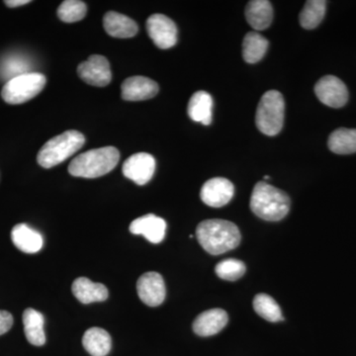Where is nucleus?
Wrapping results in <instances>:
<instances>
[{
	"instance_id": "obj_4",
	"label": "nucleus",
	"mask_w": 356,
	"mask_h": 356,
	"mask_svg": "<svg viewBox=\"0 0 356 356\" xmlns=\"http://www.w3.org/2000/svg\"><path fill=\"white\" fill-rule=\"evenodd\" d=\"M84 144L86 137L83 134L76 130L65 131L57 137L51 138L42 147L37 161L42 168H54L79 152Z\"/></svg>"
},
{
	"instance_id": "obj_23",
	"label": "nucleus",
	"mask_w": 356,
	"mask_h": 356,
	"mask_svg": "<svg viewBox=\"0 0 356 356\" xmlns=\"http://www.w3.org/2000/svg\"><path fill=\"white\" fill-rule=\"evenodd\" d=\"M327 146L337 154L356 153V129H337L330 136Z\"/></svg>"
},
{
	"instance_id": "obj_2",
	"label": "nucleus",
	"mask_w": 356,
	"mask_h": 356,
	"mask_svg": "<svg viewBox=\"0 0 356 356\" xmlns=\"http://www.w3.org/2000/svg\"><path fill=\"white\" fill-rule=\"evenodd\" d=\"M291 200L284 191L266 182H257L250 197V209L266 221H280L289 212Z\"/></svg>"
},
{
	"instance_id": "obj_30",
	"label": "nucleus",
	"mask_w": 356,
	"mask_h": 356,
	"mask_svg": "<svg viewBox=\"0 0 356 356\" xmlns=\"http://www.w3.org/2000/svg\"><path fill=\"white\" fill-rule=\"evenodd\" d=\"M13 317L9 312L0 311V336L6 334L13 327Z\"/></svg>"
},
{
	"instance_id": "obj_22",
	"label": "nucleus",
	"mask_w": 356,
	"mask_h": 356,
	"mask_svg": "<svg viewBox=\"0 0 356 356\" xmlns=\"http://www.w3.org/2000/svg\"><path fill=\"white\" fill-rule=\"evenodd\" d=\"M83 348L92 356H106L111 350V337L105 330L91 327L84 332Z\"/></svg>"
},
{
	"instance_id": "obj_20",
	"label": "nucleus",
	"mask_w": 356,
	"mask_h": 356,
	"mask_svg": "<svg viewBox=\"0 0 356 356\" xmlns=\"http://www.w3.org/2000/svg\"><path fill=\"white\" fill-rule=\"evenodd\" d=\"M212 96L206 91L200 90L191 96L187 111L192 121L208 126L212 123Z\"/></svg>"
},
{
	"instance_id": "obj_18",
	"label": "nucleus",
	"mask_w": 356,
	"mask_h": 356,
	"mask_svg": "<svg viewBox=\"0 0 356 356\" xmlns=\"http://www.w3.org/2000/svg\"><path fill=\"white\" fill-rule=\"evenodd\" d=\"M72 294L81 303L90 304L102 302L108 298V289L102 283H95L86 277H79L74 281L72 286Z\"/></svg>"
},
{
	"instance_id": "obj_7",
	"label": "nucleus",
	"mask_w": 356,
	"mask_h": 356,
	"mask_svg": "<svg viewBox=\"0 0 356 356\" xmlns=\"http://www.w3.org/2000/svg\"><path fill=\"white\" fill-rule=\"evenodd\" d=\"M149 38L161 50L172 48L177 42V27L168 16L154 14L147 21Z\"/></svg>"
},
{
	"instance_id": "obj_13",
	"label": "nucleus",
	"mask_w": 356,
	"mask_h": 356,
	"mask_svg": "<svg viewBox=\"0 0 356 356\" xmlns=\"http://www.w3.org/2000/svg\"><path fill=\"white\" fill-rule=\"evenodd\" d=\"M159 86L153 79L145 76H132L122 83V98L127 102L151 99L159 93Z\"/></svg>"
},
{
	"instance_id": "obj_26",
	"label": "nucleus",
	"mask_w": 356,
	"mask_h": 356,
	"mask_svg": "<svg viewBox=\"0 0 356 356\" xmlns=\"http://www.w3.org/2000/svg\"><path fill=\"white\" fill-rule=\"evenodd\" d=\"M254 311L257 315L261 316L264 320L271 323H277L284 320L282 316V312L277 302L267 294H257L254 297Z\"/></svg>"
},
{
	"instance_id": "obj_27",
	"label": "nucleus",
	"mask_w": 356,
	"mask_h": 356,
	"mask_svg": "<svg viewBox=\"0 0 356 356\" xmlns=\"http://www.w3.org/2000/svg\"><path fill=\"white\" fill-rule=\"evenodd\" d=\"M30 67H31V64H30L29 60L22 57V56H7L0 63V77L6 81L7 83L14 77L32 72H30Z\"/></svg>"
},
{
	"instance_id": "obj_24",
	"label": "nucleus",
	"mask_w": 356,
	"mask_h": 356,
	"mask_svg": "<svg viewBox=\"0 0 356 356\" xmlns=\"http://www.w3.org/2000/svg\"><path fill=\"white\" fill-rule=\"evenodd\" d=\"M268 41L257 32H248L243 38V57L248 64L262 60L268 49Z\"/></svg>"
},
{
	"instance_id": "obj_12",
	"label": "nucleus",
	"mask_w": 356,
	"mask_h": 356,
	"mask_svg": "<svg viewBox=\"0 0 356 356\" xmlns=\"http://www.w3.org/2000/svg\"><path fill=\"white\" fill-rule=\"evenodd\" d=\"M156 170V159L152 154H133L123 165V175L136 184L145 185L153 177Z\"/></svg>"
},
{
	"instance_id": "obj_19",
	"label": "nucleus",
	"mask_w": 356,
	"mask_h": 356,
	"mask_svg": "<svg viewBox=\"0 0 356 356\" xmlns=\"http://www.w3.org/2000/svg\"><path fill=\"white\" fill-rule=\"evenodd\" d=\"M245 18L248 24L257 31L266 30L273 19V8L267 0H252L245 7Z\"/></svg>"
},
{
	"instance_id": "obj_5",
	"label": "nucleus",
	"mask_w": 356,
	"mask_h": 356,
	"mask_svg": "<svg viewBox=\"0 0 356 356\" xmlns=\"http://www.w3.org/2000/svg\"><path fill=\"white\" fill-rule=\"evenodd\" d=\"M285 102L277 90H268L262 95L255 114V124L266 136L277 135L284 124Z\"/></svg>"
},
{
	"instance_id": "obj_17",
	"label": "nucleus",
	"mask_w": 356,
	"mask_h": 356,
	"mask_svg": "<svg viewBox=\"0 0 356 356\" xmlns=\"http://www.w3.org/2000/svg\"><path fill=\"white\" fill-rule=\"evenodd\" d=\"M11 240L18 250L25 254H36L43 248V236L26 224H18L11 231Z\"/></svg>"
},
{
	"instance_id": "obj_21",
	"label": "nucleus",
	"mask_w": 356,
	"mask_h": 356,
	"mask_svg": "<svg viewBox=\"0 0 356 356\" xmlns=\"http://www.w3.org/2000/svg\"><path fill=\"white\" fill-rule=\"evenodd\" d=\"M44 318L43 314L32 308L26 309L23 313V325L26 339L35 346H42L46 343L44 331Z\"/></svg>"
},
{
	"instance_id": "obj_14",
	"label": "nucleus",
	"mask_w": 356,
	"mask_h": 356,
	"mask_svg": "<svg viewBox=\"0 0 356 356\" xmlns=\"http://www.w3.org/2000/svg\"><path fill=\"white\" fill-rule=\"evenodd\" d=\"M129 229L134 235L144 236L152 243H159L165 238L166 222L163 218L147 214L134 220Z\"/></svg>"
},
{
	"instance_id": "obj_10",
	"label": "nucleus",
	"mask_w": 356,
	"mask_h": 356,
	"mask_svg": "<svg viewBox=\"0 0 356 356\" xmlns=\"http://www.w3.org/2000/svg\"><path fill=\"white\" fill-rule=\"evenodd\" d=\"M235 187L229 179L215 177L206 181L200 191L201 200L213 208H221L233 198Z\"/></svg>"
},
{
	"instance_id": "obj_32",
	"label": "nucleus",
	"mask_w": 356,
	"mask_h": 356,
	"mask_svg": "<svg viewBox=\"0 0 356 356\" xmlns=\"http://www.w3.org/2000/svg\"><path fill=\"white\" fill-rule=\"evenodd\" d=\"M264 178H266V179H269V178H270V177H269L268 175H266V177H264Z\"/></svg>"
},
{
	"instance_id": "obj_11",
	"label": "nucleus",
	"mask_w": 356,
	"mask_h": 356,
	"mask_svg": "<svg viewBox=\"0 0 356 356\" xmlns=\"http://www.w3.org/2000/svg\"><path fill=\"white\" fill-rule=\"evenodd\" d=\"M137 292L147 306L158 307L165 301L166 289L163 276L158 273L143 274L138 280Z\"/></svg>"
},
{
	"instance_id": "obj_8",
	"label": "nucleus",
	"mask_w": 356,
	"mask_h": 356,
	"mask_svg": "<svg viewBox=\"0 0 356 356\" xmlns=\"http://www.w3.org/2000/svg\"><path fill=\"white\" fill-rule=\"evenodd\" d=\"M77 74L84 83L103 88L111 83L112 72L108 60L103 56L93 55L77 67Z\"/></svg>"
},
{
	"instance_id": "obj_3",
	"label": "nucleus",
	"mask_w": 356,
	"mask_h": 356,
	"mask_svg": "<svg viewBox=\"0 0 356 356\" xmlns=\"http://www.w3.org/2000/svg\"><path fill=\"white\" fill-rule=\"evenodd\" d=\"M120 153L115 147L90 149L72 159L69 172L76 177H100L113 170L118 165Z\"/></svg>"
},
{
	"instance_id": "obj_1",
	"label": "nucleus",
	"mask_w": 356,
	"mask_h": 356,
	"mask_svg": "<svg viewBox=\"0 0 356 356\" xmlns=\"http://www.w3.org/2000/svg\"><path fill=\"white\" fill-rule=\"evenodd\" d=\"M196 236L201 247L212 255H219L238 248L242 236L234 222L222 219L205 220L198 225Z\"/></svg>"
},
{
	"instance_id": "obj_29",
	"label": "nucleus",
	"mask_w": 356,
	"mask_h": 356,
	"mask_svg": "<svg viewBox=\"0 0 356 356\" xmlns=\"http://www.w3.org/2000/svg\"><path fill=\"white\" fill-rule=\"evenodd\" d=\"M247 267L242 261L236 259H225L215 267V273L222 280L236 281L245 275Z\"/></svg>"
},
{
	"instance_id": "obj_9",
	"label": "nucleus",
	"mask_w": 356,
	"mask_h": 356,
	"mask_svg": "<svg viewBox=\"0 0 356 356\" xmlns=\"http://www.w3.org/2000/svg\"><path fill=\"white\" fill-rule=\"evenodd\" d=\"M315 93L321 102L332 108H341L348 100V88L334 76L322 77L316 83Z\"/></svg>"
},
{
	"instance_id": "obj_6",
	"label": "nucleus",
	"mask_w": 356,
	"mask_h": 356,
	"mask_svg": "<svg viewBox=\"0 0 356 356\" xmlns=\"http://www.w3.org/2000/svg\"><path fill=\"white\" fill-rule=\"evenodd\" d=\"M47 79L39 72H28L4 84L1 96L8 104H22L36 97L43 90Z\"/></svg>"
},
{
	"instance_id": "obj_28",
	"label": "nucleus",
	"mask_w": 356,
	"mask_h": 356,
	"mask_svg": "<svg viewBox=\"0 0 356 356\" xmlns=\"http://www.w3.org/2000/svg\"><path fill=\"white\" fill-rule=\"evenodd\" d=\"M88 6L81 0H65L58 8V17L63 22L74 23L83 20L86 15Z\"/></svg>"
},
{
	"instance_id": "obj_16",
	"label": "nucleus",
	"mask_w": 356,
	"mask_h": 356,
	"mask_svg": "<svg viewBox=\"0 0 356 356\" xmlns=\"http://www.w3.org/2000/svg\"><path fill=\"white\" fill-rule=\"evenodd\" d=\"M105 31L114 38L127 39L136 36L139 27L137 23L123 14L109 11L103 18Z\"/></svg>"
},
{
	"instance_id": "obj_31",
	"label": "nucleus",
	"mask_w": 356,
	"mask_h": 356,
	"mask_svg": "<svg viewBox=\"0 0 356 356\" xmlns=\"http://www.w3.org/2000/svg\"><path fill=\"white\" fill-rule=\"evenodd\" d=\"M30 0H6L4 3L6 6L11 7V8H15V7H19L25 6V4L30 3Z\"/></svg>"
},
{
	"instance_id": "obj_15",
	"label": "nucleus",
	"mask_w": 356,
	"mask_h": 356,
	"mask_svg": "<svg viewBox=\"0 0 356 356\" xmlns=\"http://www.w3.org/2000/svg\"><path fill=\"white\" fill-rule=\"evenodd\" d=\"M229 322L228 314L222 309L203 312L194 321L193 331L199 337H211L222 331Z\"/></svg>"
},
{
	"instance_id": "obj_25",
	"label": "nucleus",
	"mask_w": 356,
	"mask_h": 356,
	"mask_svg": "<svg viewBox=\"0 0 356 356\" xmlns=\"http://www.w3.org/2000/svg\"><path fill=\"white\" fill-rule=\"evenodd\" d=\"M327 8V1L324 0H309L302 9L299 16L300 25L304 29L311 30L317 28L324 19Z\"/></svg>"
}]
</instances>
